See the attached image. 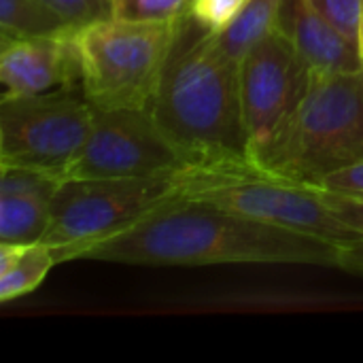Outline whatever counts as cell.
I'll return each mask as SVG.
<instances>
[{
	"mask_svg": "<svg viewBox=\"0 0 363 363\" xmlns=\"http://www.w3.org/2000/svg\"><path fill=\"white\" fill-rule=\"evenodd\" d=\"M81 259L194 268L217 264H308L338 268L340 247L311 234L249 219L211 202L174 198Z\"/></svg>",
	"mask_w": 363,
	"mask_h": 363,
	"instance_id": "1",
	"label": "cell"
},
{
	"mask_svg": "<svg viewBox=\"0 0 363 363\" xmlns=\"http://www.w3.org/2000/svg\"><path fill=\"white\" fill-rule=\"evenodd\" d=\"M151 115L187 166L249 160L240 104V60L189 11L179 17L174 43L151 102Z\"/></svg>",
	"mask_w": 363,
	"mask_h": 363,
	"instance_id": "2",
	"label": "cell"
},
{
	"mask_svg": "<svg viewBox=\"0 0 363 363\" xmlns=\"http://www.w3.org/2000/svg\"><path fill=\"white\" fill-rule=\"evenodd\" d=\"M363 160V70L315 74L296 111L249 149V162L274 177L317 187Z\"/></svg>",
	"mask_w": 363,
	"mask_h": 363,
	"instance_id": "3",
	"label": "cell"
},
{
	"mask_svg": "<svg viewBox=\"0 0 363 363\" xmlns=\"http://www.w3.org/2000/svg\"><path fill=\"white\" fill-rule=\"evenodd\" d=\"M174 21L106 17L72 34L81 94L96 108H149L177 32Z\"/></svg>",
	"mask_w": 363,
	"mask_h": 363,
	"instance_id": "4",
	"label": "cell"
},
{
	"mask_svg": "<svg viewBox=\"0 0 363 363\" xmlns=\"http://www.w3.org/2000/svg\"><path fill=\"white\" fill-rule=\"evenodd\" d=\"M181 198L211 202L236 215L311 234L338 247L363 238L330 211L321 189L268 174L249 160L187 166Z\"/></svg>",
	"mask_w": 363,
	"mask_h": 363,
	"instance_id": "5",
	"label": "cell"
},
{
	"mask_svg": "<svg viewBox=\"0 0 363 363\" xmlns=\"http://www.w3.org/2000/svg\"><path fill=\"white\" fill-rule=\"evenodd\" d=\"M185 168L145 179L64 181L51 202V223L43 242L53 251L57 264L81 259L91 247L130 230L157 206L181 198Z\"/></svg>",
	"mask_w": 363,
	"mask_h": 363,
	"instance_id": "6",
	"label": "cell"
},
{
	"mask_svg": "<svg viewBox=\"0 0 363 363\" xmlns=\"http://www.w3.org/2000/svg\"><path fill=\"white\" fill-rule=\"evenodd\" d=\"M96 106L72 89L2 96L0 166H19L68 179L94 125Z\"/></svg>",
	"mask_w": 363,
	"mask_h": 363,
	"instance_id": "7",
	"label": "cell"
},
{
	"mask_svg": "<svg viewBox=\"0 0 363 363\" xmlns=\"http://www.w3.org/2000/svg\"><path fill=\"white\" fill-rule=\"evenodd\" d=\"M185 166L151 108H96L91 132L68 179H145Z\"/></svg>",
	"mask_w": 363,
	"mask_h": 363,
	"instance_id": "8",
	"label": "cell"
},
{
	"mask_svg": "<svg viewBox=\"0 0 363 363\" xmlns=\"http://www.w3.org/2000/svg\"><path fill=\"white\" fill-rule=\"evenodd\" d=\"M313 77V68L279 28L245 51L240 57V104L249 149L296 111Z\"/></svg>",
	"mask_w": 363,
	"mask_h": 363,
	"instance_id": "9",
	"label": "cell"
},
{
	"mask_svg": "<svg viewBox=\"0 0 363 363\" xmlns=\"http://www.w3.org/2000/svg\"><path fill=\"white\" fill-rule=\"evenodd\" d=\"M72 34L2 40V96H36L55 89H72V85L81 79Z\"/></svg>",
	"mask_w": 363,
	"mask_h": 363,
	"instance_id": "10",
	"label": "cell"
},
{
	"mask_svg": "<svg viewBox=\"0 0 363 363\" xmlns=\"http://www.w3.org/2000/svg\"><path fill=\"white\" fill-rule=\"evenodd\" d=\"M277 28L315 74H342L363 70L359 45L311 0H283Z\"/></svg>",
	"mask_w": 363,
	"mask_h": 363,
	"instance_id": "11",
	"label": "cell"
},
{
	"mask_svg": "<svg viewBox=\"0 0 363 363\" xmlns=\"http://www.w3.org/2000/svg\"><path fill=\"white\" fill-rule=\"evenodd\" d=\"M64 181L19 166H0V242H43L51 223V202Z\"/></svg>",
	"mask_w": 363,
	"mask_h": 363,
	"instance_id": "12",
	"label": "cell"
},
{
	"mask_svg": "<svg viewBox=\"0 0 363 363\" xmlns=\"http://www.w3.org/2000/svg\"><path fill=\"white\" fill-rule=\"evenodd\" d=\"M55 264V255L45 242H0V302L6 304L34 291Z\"/></svg>",
	"mask_w": 363,
	"mask_h": 363,
	"instance_id": "13",
	"label": "cell"
},
{
	"mask_svg": "<svg viewBox=\"0 0 363 363\" xmlns=\"http://www.w3.org/2000/svg\"><path fill=\"white\" fill-rule=\"evenodd\" d=\"M74 30L45 0H0V40L51 38Z\"/></svg>",
	"mask_w": 363,
	"mask_h": 363,
	"instance_id": "14",
	"label": "cell"
},
{
	"mask_svg": "<svg viewBox=\"0 0 363 363\" xmlns=\"http://www.w3.org/2000/svg\"><path fill=\"white\" fill-rule=\"evenodd\" d=\"M283 0H247L240 13L223 30L215 32L221 47L240 60L245 51L255 45L264 34L277 28Z\"/></svg>",
	"mask_w": 363,
	"mask_h": 363,
	"instance_id": "15",
	"label": "cell"
},
{
	"mask_svg": "<svg viewBox=\"0 0 363 363\" xmlns=\"http://www.w3.org/2000/svg\"><path fill=\"white\" fill-rule=\"evenodd\" d=\"M191 0H113L111 17L125 21H174L189 11Z\"/></svg>",
	"mask_w": 363,
	"mask_h": 363,
	"instance_id": "16",
	"label": "cell"
},
{
	"mask_svg": "<svg viewBox=\"0 0 363 363\" xmlns=\"http://www.w3.org/2000/svg\"><path fill=\"white\" fill-rule=\"evenodd\" d=\"M45 2L66 19L74 32L87 23L111 17V6H113V0H45Z\"/></svg>",
	"mask_w": 363,
	"mask_h": 363,
	"instance_id": "17",
	"label": "cell"
},
{
	"mask_svg": "<svg viewBox=\"0 0 363 363\" xmlns=\"http://www.w3.org/2000/svg\"><path fill=\"white\" fill-rule=\"evenodd\" d=\"M247 4V0H191L189 13L208 30L219 32L228 23L234 21V17L240 13V9Z\"/></svg>",
	"mask_w": 363,
	"mask_h": 363,
	"instance_id": "18",
	"label": "cell"
},
{
	"mask_svg": "<svg viewBox=\"0 0 363 363\" xmlns=\"http://www.w3.org/2000/svg\"><path fill=\"white\" fill-rule=\"evenodd\" d=\"M330 21H334L342 32L357 40L359 21L363 13V0H311Z\"/></svg>",
	"mask_w": 363,
	"mask_h": 363,
	"instance_id": "19",
	"label": "cell"
},
{
	"mask_svg": "<svg viewBox=\"0 0 363 363\" xmlns=\"http://www.w3.org/2000/svg\"><path fill=\"white\" fill-rule=\"evenodd\" d=\"M317 189L363 200V160L353 162V164L328 174L325 179H321Z\"/></svg>",
	"mask_w": 363,
	"mask_h": 363,
	"instance_id": "20",
	"label": "cell"
},
{
	"mask_svg": "<svg viewBox=\"0 0 363 363\" xmlns=\"http://www.w3.org/2000/svg\"><path fill=\"white\" fill-rule=\"evenodd\" d=\"M321 196H323L325 204L330 206V211H332L342 223H347L351 230L363 234V200L347 198V196L332 194V191H323V189H321Z\"/></svg>",
	"mask_w": 363,
	"mask_h": 363,
	"instance_id": "21",
	"label": "cell"
},
{
	"mask_svg": "<svg viewBox=\"0 0 363 363\" xmlns=\"http://www.w3.org/2000/svg\"><path fill=\"white\" fill-rule=\"evenodd\" d=\"M338 268H342L347 272H353V274H363V238L351 242V245L340 247Z\"/></svg>",
	"mask_w": 363,
	"mask_h": 363,
	"instance_id": "22",
	"label": "cell"
},
{
	"mask_svg": "<svg viewBox=\"0 0 363 363\" xmlns=\"http://www.w3.org/2000/svg\"><path fill=\"white\" fill-rule=\"evenodd\" d=\"M357 45H359V53H362V60H363V13H362V21H359V32H357Z\"/></svg>",
	"mask_w": 363,
	"mask_h": 363,
	"instance_id": "23",
	"label": "cell"
}]
</instances>
